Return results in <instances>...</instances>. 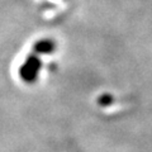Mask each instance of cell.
<instances>
[{
	"label": "cell",
	"instance_id": "1",
	"mask_svg": "<svg viewBox=\"0 0 152 152\" xmlns=\"http://www.w3.org/2000/svg\"><path fill=\"white\" fill-rule=\"evenodd\" d=\"M55 42L50 38H43L36 42L32 48V52L26 57L23 65L19 67V76L24 83L33 84L39 75V70L42 67V55H47L53 52Z\"/></svg>",
	"mask_w": 152,
	"mask_h": 152
}]
</instances>
